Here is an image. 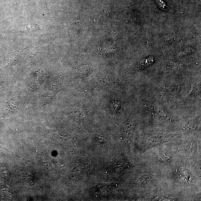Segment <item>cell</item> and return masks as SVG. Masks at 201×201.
I'll list each match as a JSON object with an SVG mask.
<instances>
[{
  "mask_svg": "<svg viewBox=\"0 0 201 201\" xmlns=\"http://www.w3.org/2000/svg\"><path fill=\"white\" fill-rule=\"evenodd\" d=\"M0 195L4 199L11 198V190L7 186L0 184Z\"/></svg>",
  "mask_w": 201,
  "mask_h": 201,
  "instance_id": "cell-1",
  "label": "cell"
},
{
  "mask_svg": "<svg viewBox=\"0 0 201 201\" xmlns=\"http://www.w3.org/2000/svg\"><path fill=\"white\" fill-rule=\"evenodd\" d=\"M110 106L112 110L116 111L120 108L121 105L119 101L112 100L110 102Z\"/></svg>",
  "mask_w": 201,
  "mask_h": 201,
  "instance_id": "cell-2",
  "label": "cell"
},
{
  "mask_svg": "<svg viewBox=\"0 0 201 201\" xmlns=\"http://www.w3.org/2000/svg\"><path fill=\"white\" fill-rule=\"evenodd\" d=\"M133 130V126L131 124L127 123L124 127V133L127 134L131 133Z\"/></svg>",
  "mask_w": 201,
  "mask_h": 201,
  "instance_id": "cell-3",
  "label": "cell"
},
{
  "mask_svg": "<svg viewBox=\"0 0 201 201\" xmlns=\"http://www.w3.org/2000/svg\"><path fill=\"white\" fill-rule=\"evenodd\" d=\"M157 2H158V3L159 6L161 7V8H163L164 9L165 7L166 6V5H165V4H164V3H163L161 0H158Z\"/></svg>",
  "mask_w": 201,
  "mask_h": 201,
  "instance_id": "cell-4",
  "label": "cell"
},
{
  "mask_svg": "<svg viewBox=\"0 0 201 201\" xmlns=\"http://www.w3.org/2000/svg\"><path fill=\"white\" fill-rule=\"evenodd\" d=\"M0 148L4 149V148H3V147H2L1 145H0Z\"/></svg>",
  "mask_w": 201,
  "mask_h": 201,
  "instance_id": "cell-5",
  "label": "cell"
}]
</instances>
